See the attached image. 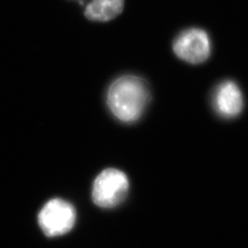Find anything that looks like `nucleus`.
I'll list each match as a JSON object with an SVG mask.
<instances>
[{
	"mask_svg": "<svg viewBox=\"0 0 248 248\" xmlns=\"http://www.w3.org/2000/svg\"><path fill=\"white\" fill-rule=\"evenodd\" d=\"M149 98L150 91L144 80L125 76L112 83L108 91L107 102L117 119L133 123L142 116Z\"/></svg>",
	"mask_w": 248,
	"mask_h": 248,
	"instance_id": "f257e3e1",
	"label": "nucleus"
},
{
	"mask_svg": "<svg viewBox=\"0 0 248 248\" xmlns=\"http://www.w3.org/2000/svg\"><path fill=\"white\" fill-rule=\"evenodd\" d=\"M128 189L129 180L124 172L119 169H107L94 181L92 199L100 208H114L125 200Z\"/></svg>",
	"mask_w": 248,
	"mask_h": 248,
	"instance_id": "f03ea898",
	"label": "nucleus"
},
{
	"mask_svg": "<svg viewBox=\"0 0 248 248\" xmlns=\"http://www.w3.org/2000/svg\"><path fill=\"white\" fill-rule=\"evenodd\" d=\"M41 229L48 237H55L67 233L76 222V211L72 204L53 199L45 204L38 216Z\"/></svg>",
	"mask_w": 248,
	"mask_h": 248,
	"instance_id": "7ed1b4c3",
	"label": "nucleus"
},
{
	"mask_svg": "<svg viewBox=\"0 0 248 248\" xmlns=\"http://www.w3.org/2000/svg\"><path fill=\"white\" fill-rule=\"evenodd\" d=\"M173 49L180 59L192 64H199L210 57L211 41L203 30L192 28L177 36Z\"/></svg>",
	"mask_w": 248,
	"mask_h": 248,
	"instance_id": "20e7f679",
	"label": "nucleus"
},
{
	"mask_svg": "<svg viewBox=\"0 0 248 248\" xmlns=\"http://www.w3.org/2000/svg\"><path fill=\"white\" fill-rule=\"evenodd\" d=\"M214 108L219 115L232 119L239 115L244 108V98L239 87L232 81L221 83L213 95Z\"/></svg>",
	"mask_w": 248,
	"mask_h": 248,
	"instance_id": "39448f33",
	"label": "nucleus"
},
{
	"mask_svg": "<svg viewBox=\"0 0 248 248\" xmlns=\"http://www.w3.org/2000/svg\"><path fill=\"white\" fill-rule=\"evenodd\" d=\"M124 7V0H92L85 10L86 17L93 21H108L119 16Z\"/></svg>",
	"mask_w": 248,
	"mask_h": 248,
	"instance_id": "423d86ee",
	"label": "nucleus"
}]
</instances>
